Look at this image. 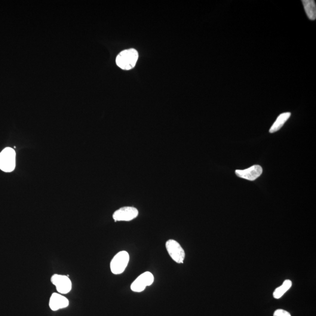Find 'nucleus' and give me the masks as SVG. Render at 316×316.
I'll list each match as a JSON object with an SVG mask.
<instances>
[{
	"label": "nucleus",
	"instance_id": "1",
	"mask_svg": "<svg viewBox=\"0 0 316 316\" xmlns=\"http://www.w3.org/2000/svg\"><path fill=\"white\" fill-rule=\"evenodd\" d=\"M139 59V53L134 49L124 50L119 53L116 58L117 66L123 70H130L136 65Z\"/></svg>",
	"mask_w": 316,
	"mask_h": 316
},
{
	"label": "nucleus",
	"instance_id": "2",
	"mask_svg": "<svg viewBox=\"0 0 316 316\" xmlns=\"http://www.w3.org/2000/svg\"><path fill=\"white\" fill-rule=\"evenodd\" d=\"M15 156L14 149L10 147L3 149L0 153V170L5 172H11L15 167Z\"/></svg>",
	"mask_w": 316,
	"mask_h": 316
},
{
	"label": "nucleus",
	"instance_id": "3",
	"mask_svg": "<svg viewBox=\"0 0 316 316\" xmlns=\"http://www.w3.org/2000/svg\"><path fill=\"white\" fill-rule=\"evenodd\" d=\"M130 260V256L126 251H120L116 254L110 263V269L113 274L119 275L123 273Z\"/></svg>",
	"mask_w": 316,
	"mask_h": 316
},
{
	"label": "nucleus",
	"instance_id": "4",
	"mask_svg": "<svg viewBox=\"0 0 316 316\" xmlns=\"http://www.w3.org/2000/svg\"><path fill=\"white\" fill-rule=\"evenodd\" d=\"M166 248L172 259L178 263H183L185 258V251L177 241L168 240L166 242Z\"/></svg>",
	"mask_w": 316,
	"mask_h": 316
},
{
	"label": "nucleus",
	"instance_id": "5",
	"mask_svg": "<svg viewBox=\"0 0 316 316\" xmlns=\"http://www.w3.org/2000/svg\"><path fill=\"white\" fill-rule=\"evenodd\" d=\"M51 282L60 294H67L72 290V282L66 275L55 274L51 278Z\"/></svg>",
	"mask_w": 316,
	"mask_h": 316
},
{
	"label": "nucleus",
	"instance_id": "6",
	"mask_svg": "<svg viewBox=\"0 0 316 316\" xmlns=\"http://www.w3.org/2000/svg\"><path fill=\"white\" fill-rule=\"evenodd\" d=\"M154 281V277L151 272H146L141 274L134 281L131 286V289L135 292H141L145 289L146 287L151 286Z\"/></svg>",
	"mask_w": 316,
	"mask_h": 316
},
{
	"label": "nucleus",
	"instance_id": "7",
	"mask_svg": "<svg viewBox=\"0 0 316 316\" xmlns=\"http://www.w3.org/2000/svg\"><path fill=\"white\" fill-rule=\"evenodd\" d=\"M139 215V211L133 207H124L119 208L113 214L115 222H129L133 220Z\"/></svg>",
	"mask_w": 316,
	"mask_h": 316
},
{
	"label": "nucleus",
	"instance_id": "8",
	"mask_svg": "<svg viewBox=\"0 0 316 316\" xmlns=\"http://www.w3.org/2000/svg\"><path fill=\"white\" fill-rule=\"evenodd\" d=\"M262 173V168L259 165H254L247 170L235 171L236 175L238 177L250 181L256 180Z\"/></svg>",
	"mask_w": 316,
	"mask_h": 316
},
{
	"label": "nucleus",
	"instance_id": "9",
	"mask_svg": "<svg viewBox=\"0 0 316 316\" xmlns=\"http://www.w3.org/2000/svg\"><path fill=\"white\" fill-rule=\"evenodd\" d=\"M69 305V300L60 293H54L50 300V307L53 311L67 308Z\"/></svg>",
	"mask_w": 316,
	"mask_h": 316
},
{
	"label": "nucleus",
	"instance_id": "10",
	"mask_svg": "<svg viewBox=\"0 0 316 316\" xmlns=\"http://www.w3.org/2000/svg\"><path fill=\"white\" fill-rule=\"evenodd\" d=\"M291 115V113L289 112L282 113V114L279 115L275 121L274 124L270 128L269 133H274L280 130V129L284 126L285 122H286L288 119L289 118Z\"/></svg>",
	"mask_w": 316,
	"mask_h": 316
},
{
	"label": "nucleus",
	"instance_id": "11",
	"mask_svg": "<svg viewBox=\"0 0 316 316\" xmlns=\"http://www.w3.org/2000/svg\"><path fill=\"white\" fill-rule=\"evenodd\" d=\"M302 3L307 16L312 21L316 18V5L314 0H303Z\"/></svg>",
	"mask_w": 316,
	"mask_h": 316
},
{
	"label": "nucleus",
	"instance_id": "12",
	"mask_svg": "<svg viewBox=\"0 0 316 316\" xmlns=\"http://www.w3.org/2000/svg\"><path fill=\"white\" fill-rule=\"evenodd\" d=\"M292 285V282L290 280H285L283 284L281 287H278L274 291V298L278 299L284 295L287 291L290 289Z\"/></svg>",
	"mask_w": 316,
	"mask_h": 316
},
{
	"label": "nucleus",
	"instance_id": "13",
	"mask_svg": "<svg viewBox=\"0 0 316 316\" xmlns=\"http://www.w3.org/2000/svg\"><path fill=\"white\" fill-rule=\"evenodd\" d=\"M274 316H291L289 312L282 309H278L274 313Z\"/></svg>",
	"mask_w": 316,
	"mask_h": 316
}]
</instances>
